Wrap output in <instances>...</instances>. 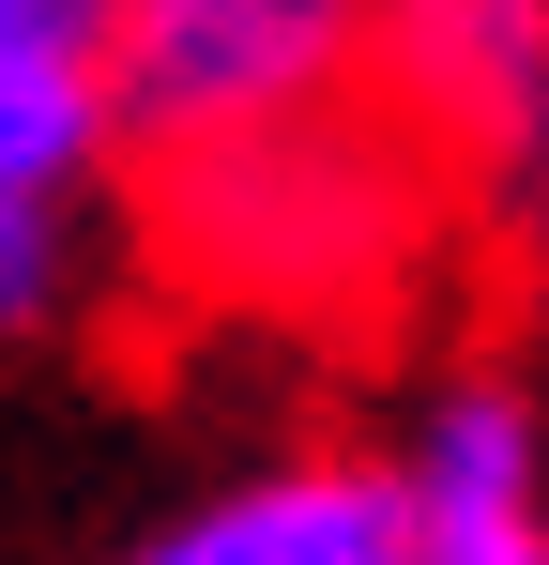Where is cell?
Wrapping results in <instances>:
<instances>
[{
    "label": "cell",
    "mask_w": 549,
    "mask_h": 565,
    "mask_svg": "<svg viewBox=\"0 0 549 565\" xmlns=\"http://www.w3.org/2000/svg\"><path fill=\"white\" fill-rule=\"evenodd\" d=\"M428 214H458L443 169H428L381 107H336V122H305V138H260V153L153 169V184H138V260L183 276L198 306L336 321V306H381V290L412 276Z\"/></svg>",
    "instance_id": "obj_1"
},
{
    "label": "cell",
    "mask_w": 549,
    "mask_h": 565,
    "mask_svg": "<svg viewBox=\"0 0 549 565\" xmlns=\"http://www.w3.org/2000/svg\"><path fill=\"white\" fill-rule=\"evenodd\" d=\"M366 62H381V0H107V107L138 184L381 107Z\"/></svg>",
    "instance_id": "obj_2"
},
{
    "label": "cell",
    "mask_w": 549,
    "mask_h": 565,
    "mask_svg": "<svg viewBox=\"0 0 549 565\" xmlns=\"http://www.w3.org/2000/svg\"><path fill=\"white\" fill-rule=\"evenodd\" d=\"M122 107H107V0H0V352L92 321L122 276Z\"/></svg>",
    "instance_id": "obj_3"
},
{
    "label": "cell",
    "mask_w": 549,
    "mask_h": 565,
    "mask_svg": "<svg viewBox=\"0 0 549 565\" xmlns=\"http://www.w3.org/2000/svg\"><path fill=\"white\" fill-rule=\"evenodd\" d=\"M381 122L443 169L458 214H519L549 184V0H381Z\"/></svg>",
    "instance_id": "obj_4"
},
{
    "label": "cell",
    "mask_w": 549,
    "mask_h": 565,
    "mask_svg": "<svg viewBox=\"0 0 549 565\" xmlns=\"http://www.w3.org/2000/svg\"><path fill=\"white\" fill-rule=\"evenodd\" d=\"M381 489L412 565H549V397L519 352H443L412 367L381 428Z\"/></svg>",
    "instance_id": "obj_5"
},
{
    "label": "cell",
    "mask_w": 549,
    "mask_h": 565,
    "mask_svg": "<svg viewBox=\"0 0 549 565\" xmlns=\"http://www.w3.org/2000/svg\"><path fill=\"white\" fill-rule=\"evenodd\" d=\"M92 565H412V535H397L381 444H274V459L153 504Z\"/></svg>",
    "instance_id": "obj_6"
},
{
    "label": "cell",
    "mask_w": 549,
    "mask_h": 565,
    "mask_svg": "<svg viewBox=\"0 0 549 565\" xmlns=\"http://www.w3.org/2000/svg\"><path fill=\"white\" fill-rule=\"evenodd\" d=\"M504 245H519V260H535V276H549V184L519 199V214H504Z\"/></svg>",
    "instance_id": "obj_7"
}]
</instances>
